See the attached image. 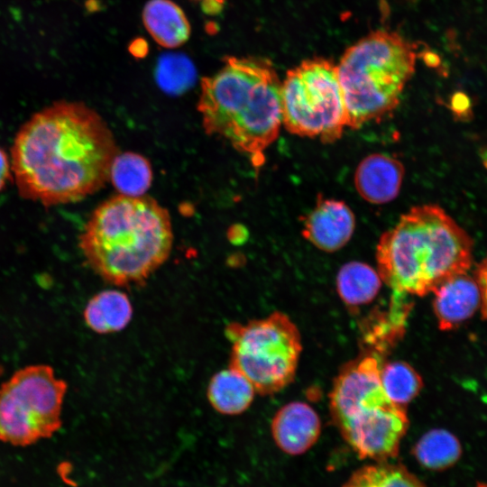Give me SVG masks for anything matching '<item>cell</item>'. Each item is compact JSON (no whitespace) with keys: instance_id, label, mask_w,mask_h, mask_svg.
Wrapping results in <instances>:
<instances>
[{"instance_id":"cell-28","label":"cell","mask_w":487,"mask_h":487,"mask_svg":"<svg viewBox=\"0 0 487 487\" xmlns=\"http://www.w3.org/2000/svg\"><path fill=\"white\" fill-rule=\"evenodd\" d=\"M474 487H487V482H478Z\"/></svg>"},{"instance_id":"cell-26","label":"cell","mask_w":487,"mask_h":487,"mask_svg":"<svg viewBox=\"0 0 487 487\" xmlns=\"http://www.w3.org/2000/svg\"><path fill=\"white\" fill-rule=\"evenodd\" d=\"M200 3L203 11L208 14L221 12L226 0H197Z\"/></svg>"},{"instance_id":"cell-5","label":"cell","mask_w":487,"mask_h":487,"mask_svg":"<svg viewBox=\"0 0 487 487\" xmlns=\"http://www.w3.org/2000/svg\"><path fill=\"white\" fill-rule=\"evenodd\" d=\"M373 354L346 363L334 380L329 408L334 424L361 459L374 462L397 457L409 421L406 407L393 403L380 380Z\"/></svg>"},{"instance_id":"cell-1","label":"cell","mask_w":487,"mask_h":487,"mask_svg":"<svg viewBox=\"0 0 487 487\" xmlns=\"http://www.w3.org/2000/svg\"><path fill=\"white\" fill-rule=\"evenodd\" d=\"M118 153L98 113L81 102L59 101L22 125L11 150L12 170L23 198L67 204L100 189Z\"/></svg>"},{"instance_id":"cell-22","label":"cell","mask_w":487,"mask_h":487,"mask_svg":"<svg viewBox=\"0 0 487 487\" xmlns=\"http://www.w3.org/2000/svg\"><path fill=\"white\" fill-rule=\"evenodd\" d=\"M193 73L192 64L182 55H166L158 64V78L169 88L184 87L191 80Z\"/></svg>"},{"instance_id":"cell-12","label":"cell","mask_w":487,"mask_h":487,"mask_svg":"<svg viewBox=\"0 0 487 487\" xmlns=\"http://www.w3.org/2000/svg\"><path fill=\"white\" fill-rule=\"evenodd\" d=\"M432 293L434 314L442 331L455 329L481 306L478 284L467 272L446 280Z\"/></svg>"},{"instance_id":"cell-11","label":"cell","mask_w":487,"mask_h":487,"mask_svg":"<svg viewBox=\"0 0 487 487\" xmlns=\"http://www.w3.org/2000/svg\"><path fill=\"white\" fill-rule=\"evenodd\" d=\"M276 446L285 454L300 455L309 450L321 433L316 410L303 401H292L277 410L271 423Z\"/></svg>"},{"instance_id":"cell-3","label":"cell","mask_w":487,"mask_h":487,"mask_svg":"<svg viewBox=\"0 0 487 487\" xmlns=\"http://www.w3.org/2000/svg\"><path fill=\"white\" fill-rule=\"evenodd\" d=\"M169 211L148 196L118 194L101 203L79 236L88 266L116 287L142 285L169 258Z\"/></svg>"},{"instance_id":"cell-13","label":"cell","mask_w":487,"mask_h":487,"mask_svg":"<svg viewBox=\"0 0 487 487\" xmlns=\"http://www.w3.org/2000/svg\"><path fill=\"white\" fill-rule=\"evenodd\" d=\"M404 177L402 163L385 153H372L358 164L354 186L359 195L372 204L392 201L400 193Z\"/></svg>"},{"instance_id":"cell-19","label":"cell","mask_w":487,"mask_h":487,"mask_svg":"<svg viewBox=\"0 0 487 487\" xmlns=\"http://www.w3.org/2000/svg\"><path fill=\"white\" fill-rule=\"evenodd\" d=\"M341 487H427L400 463L373 462L355 470Z\"/></svg>"},{"instance_id":"cell-20","label":"cell","mask_w":487,"mask_h":487,"mask_svg":"<svg viewBox=\"0 0 487 487\" xmlns=\"http://www.w3.org/2000/svg\"><path fill=\"white\" fill-rule=\"evenodd\" d=\"M109 180L119 194L142 196L152 181L151 164L138 153L133 152L118 153L111 165Z\"/></svg>"},{"instance_id":"cell-7","label":"cell","mask_w":487,"mask_h":487,"mask_svg":"<svg viewBox=\"0 0 487 487\" xmlns=\"http://www.w3.org/2000/svg\"><path fill=\"white\" fill-rule=\"evenodd\" d=\"M231 343L229 366L240 372L256 393L271 395L294 379L302 350L299 331L284 313L246 323L231 322L225 328Z\"/></svg>"},{"instance_id":"cell-14","label":"cell","mask_w":487,"mask_h":487,"mask_svg":"<svg viewBox=\"0 0 487 487\" xmlns=\"http://www.w3.org/2000/svg\"><path fill=\"white\" fill-rule=\"evenodd\" d=\"M142 22L153 40L165 48H177L190 35L185 13L170 0H150L142 11Z\"/></svg>"},{"instance_id":"cell-9","label":"cell","mask_w":487,"mask_h":487,"mask_svg":"<svg viewBox=\"0 0 487 487\" xmlns=\"http://www.w3.org/2000/svg\"><path fill=\"white\" fill-rule=\"evenodd\" d=\"M67 390L50 365L17 370L0 386V441L26 446L52 436L62 424Z\"/></svg>"},{"instance_id":"cell-2","label":"cell","mask_w":487,"mask_h":487,"mask_svg":"<svg viewBox=\"0 0 487 487\" xmlns=\"http://www.w3.org/2000/svg\"><path fill=\"white\" fill-rule=\"evenodd\" d=\"M198 110L208 135L229 142L257 169L282 124L281 82L269 60L225 57L201 80Z\"/></svg>"},{"instance_id":"cell-18","label":"cell","mask_w":487,"mask_h":487,"mask_svg":"<svg viewBox=\"0 0 487 487\" xmlns=\"http://www.w3.org/2000/svg\"><path fill=\"white\" fill-rule=\"evenodd\" d=\"M412 454L423 467L442 471L452 467L460 459L462 446L459 439L448 430L434 428L417 441Z\"/></svg>"},{"instance_id":"cell-4","label":"cell","mask_w":487,"mask_h":487,"mask_svg":"<svg viewBox=\"0 0 487 487\" xmlns=\"http://www.w3.org/2000/svg\"><path fill=\"white\" fill-rule=\"evenodd\" d=\"M473 243L436 205L410 208L377 244V271L397 294L425 296L446 280L467 272Z\"/></svg>"},{"instance_id":"cell-23","label":"cell","mask_w":487,"mask_h":487,"mask_svg":"<svg viewBox=\"0 0 487 487\" xmlns=\"http://www.w3.org/2000/svg\"><path fill=\"white\" fill-rule=\"evenodd\" d=\"M475 280L481 294V310L482 317L487 320V256L479 264Z\"/></svg>"},{"instance_id":"cell-24","label":"cell","mask_w":487,"mask_h":487,"mask_svg":"<svg viewBox=\"0 0 487 487\" xmlns=\"http://www.w3.org/2000/svg\"><path fill=\"white\" fill-rule=\"evenodd\" d=\"M451 106L455 114L464 115L470 110V98L464 92H456L452 96Z\"/></svg>"},{"instance_id":"cell-21","label":"cell","mask_w":487,"mask_h":487,"mask_svg":"<svg viewBox=\"0 0 487 487\" xmlns=\"http://www.w3.org/2000/svg\"><path fill=\"white\" fill-rule=\"evenodd\" d=\"M380 380L386 396L395 404L406 407L421 391L423 380L408 363L393 361L381 365Z\"/></svg>"},{"instance_id":"cell-17","label":"cell","mask_w":487,"mask_h":487,"mask_svg":"<svg viewBox=\"0 0 487 487\" xmlns=\"http://www.w3.org/2000/svg\"><path fill=\"white\" fill-rule=\"evenodd\" d=\"M381 279L376 270L367 263L351 261L338 271L336 290L342 301L349 307L371 303L381 288Z\"/></svg>"},{"instance_id":"cell-25","label":"cell","mask_w":487,"mask_h":487,"mask_svg":"<svg viewBox=\"0 0 487 487\" xmlns=\"http://www.w3.org/2000/svg\"><path fill=\"white\" fill-rule=\"evenodd\" d=\"M10 176V161L5 152L0 147V191Z\"/></svg>"},{"instance_id":"cell-10","label":"cell","mask_w":487,"mask_h":487,"mask_svg":"<svg viewBox=\"0 0 487 487\" xmlns=\"http://www.w3.org/2000/svg\"><path fill=\"white\" fill-rule=\"evenodd\" d=\"M355 217L347 204L334 198H321L304 219L302 235L317 249L334 253L351 239Z\"/></svg>"},{"instance_id":"cell-16","label":"cell","mask_w":487,"mask_h":487,"mask_svg":"<svg viewBox=\"0 0 487 487\" xmlns=\"http://www.w3.org/2000/svg\"><path fill=\"white\" fill-rule=\"evenodd\" d=\"M256 391L237 370L228 366L209 381L207 396L212 408L224 415H239L252 404Z\"/></svg>"},{"instance_id":"cell-27","label":"cell","mask_w":487,"mask_h":487,"mask_svg":"<svg viewBox=\"0 0 487 487\" xmlns=\"http://www.w3.org/2000/svg\"><path fill=\"white\" fill-rule=\"evenodd\" d=\"M423 59L428 66L433 68L439 67L441 64L439 55L430 51H427L423 54Z\"/></svg>"},{"instance_id":"cell-8","label":"cell","mask_w":487,"mask_h":487,"mask_svg":"<svg viewBox=\"0 0 487 487\" xmlns=\"http://www.w3.org/2000/svg\"><path fill=\"white\" fill-rule=\"evenodd\" d=\"M281 118L285 129L323 142L339 139L347 127L346 106L336 66L329 60H305L281 82Z\"/></svg>"},{"instance_id":"cell-6","label":"cell","mask_w":487,"mask_h":487,"mask_svg":"<svg viewBox=\"0 0 487 487\" xmlns=\"http://www.w3.org/2000/svg\"><path fill=\"white\" fill-rule=\"evenodd\" d=\"M413 45L395 32L379 30L350 46L336 66L347 112V127L394 110L415 71Z\"/></svg>"},{"instance_id":"cell-15","label":"cell","mask_w":487,"mask_h":487,"mask_svg":"<svg viewBox=\"0 0 487 487\" xmlns=\"http://www.w3.org/2000/svg\"><path fill=\"white\" fill-rule=\"evenodd\" d=\"M133 317L128 296L118 289H106L94 295L86 305V325L97 334H111L124 329Z\"/></svg>"}]
</instances>
